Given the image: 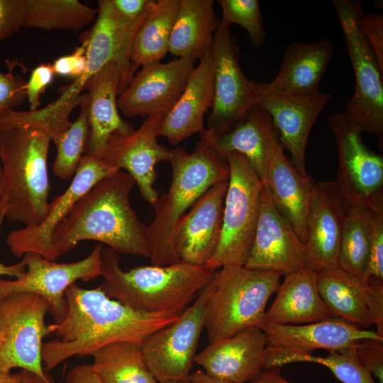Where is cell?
Returning <instances> with one entry per match:
<instances>
[{"label":"cell","instance_id":"obj_1","mask_svg":"<svg viewBox=\"0 0 383 383\" xmlns=\"http://www.w3.org/2000/svg\"><path fill=\"white\" fill-rule=\"evenodd\" d=\"M65 299V318L60 323L48 325L51 334L59 340L43 343L42 362L46 370L74 356L91 355L111 343H141L182 313L138 311L109 297L100 286L89 289L73 283L67 289Z\"/></svg>","mask_w":383,"mask_h":383},{"label":"cell","instance_id":"obj_2","mask_svg":"<svg viewBox=\"0 0 383 383\" xmlns=\"http://www.w3.org/2000/svg\"><path fill=\"white\" fill-rule=\"evenodd\" d=\"M135 184L121 170L98 182L55 229L52 242L57 257L88 240L104 243L118 253L149 257L146 226L130 200Z\"/></svg>","mask_w":383,"mask_h":383},{"label":"cell","instance_id":"obj_3","mask_svg":"<svg viewBox=\"0 0 383 383\" xmlns=\"http://www.w3.org/2000/svg\"><path fill=\"white\" fill-rule=\"evenodd\" d=\"M50 142L43 131L18 120L13 109L0 112L1 206L9 220L38 226L45 218Z\"/></svg>","mask_w":383,"mask_h":383},{"label":"cell","instance_id":"obj_4","mask_svg":"<svg viewBox=\"0 0 383 383\" xmlns=\"http://www.w3.org/2000/svg\"><path fill=\"white\" fill-rule=\"evenodd\" d=\"M170 186L153 206L155 216L146 226L150 264L164 266L178 262L174 234L180 218L213 184L229 177L228 165L209 139L200 133L193 152L182 147L170 150Z\"/></svg>","mask_w":383,"mask_h":383},{"label":"cell","instance_id":"obj_5","mask_svg":"<svg viewBox=\"0 0 383 383\" xmlns=\"http://www.w3.org/2000/svg\"><path fill=\"white\" fill-rule=\"evenodd\" d=\"M119 253L108 247L101 252L103 283L111 299L146 313H181L211 281L216 271L183 262L138 266L124 271Z\"/></svg>","mask_w":383,"mask_h":383},{"label":"cell","instance_id":"obj_6","mask_svg":"<svg viewBox=\"0 0 383 383\" xmlns=\"http://www.w3.org/2000/svg\"><path fill=\"white\" fill-rule=\"evenodd\" d=\"M282 276L274 271L244 267H224L216 271L204 316L209 343L247 328L260 327Z\"/></svg>","mask_w":383,"mask_h":383},{"label":"cell","instance_id":"obj_7","mask_svg":"<svg viewBox=\"0 0 383 383\" xmlns=\"http://www.w3.org/2000/svg\"><path fill=\"white\" fill-rule=\"evenodd\" d=\"M229 168L223 227L218 248L205 266L211 271L243 267L258 220L263 182L248 160L237 152L223 155Z\"/></svg>","mask_w":383,"mask_h":383},{"label":"cell","instance_id":"obj_8","mask_svg":"<svg viewBox=\"0 0 383 383\" xmlns=\"http://www.w3.org/2000/svg\"><path fill=\"white\" fill-rule=\"evenodd\" d=\"M331 3L355 74V91L344 112L362 132L382 140L383 68L362 33L360 19L363 9L356 0H333Z\"/></svg>","mask_w":383,"mask_h":383},{"label":"cell","instance_id":"obj_9","mask_svg":"<svg viewBox=\"0 0 383 383\" xmlns=\"http://www.w3.org/2000/svg\"><path fill=\"white\" fill-rule=\"evenodd\" d=\"M48 302L33 293H16L0 300V371L21 368L49 383L42 362L44 337L50 335L45 315Z\"/></svg>","mask_w":383,"mask_h":383},{"label":"cell","instance_id":"obj_10","mask_svg":"<svg viewBox=\"0 0 383 383\" xmlns=\"http://www.w3.org/2000/svg\"><path fill=\"white\" fill-rule=\"evenodd\" d=\"M336 143V185L345 201L383 211V158L364 143L359 126L344 111L328 119Z\"/></svg>","mask_w":383,"mask_h":383},{"label":"cell","instance_id":"obj_11","mask_svg":"<svg viewBox=\"0 0 383 383\" xmlns=\"http://www.w3.org/2000/svg\"><path fill=\"white\" fill-rule=\"evenodd\" d=\"M210 282L177 321L152 333L140 343L145 364L158 383L189 380L204 328Z\"/></svg>","mask_w":383,"mask_h":383},{"label":"cell","instance_id":"obj_12","mask_svg":"<svg viewBox=\"0 0 383 383\" xmlns=\"http://www.w3.org/2000/svg\"><path fill=\"white\" fill-rule=\"evenodd\" d=\"M260 328L267 340L264 370L282 367L289 358L312 355L316 349L340 350L361 340H383L376 331L336 316L304 325L262 322Z\"/></svg>","mask_w":383,"mask_h":383},{"label":"cell","instance_id":"obj_13","mask_svg":"<svg viewBox=\"0 0 383 383\" xmlns=\"http://www.w3.org/2000/svg\"><path fill=\"white\" fill-rule=\"evenodd\" d=\"M230 26L219 21L214 35L213 96L206 131L216 137L226 133L256 104L254 82L239 65V48Z\"/></svg>","mask_w":383,"mask_h":383},{"label":"cell","instance_id":"obj_14","mask_svg":"<svg viewBox=\"0 0 383 383\" xmlns=\"http://www.w3.org/2000/svg\"><path fill=\"white\" fill-rule=\"evenodd\" d=\"M103 245H96L85 258L70 263H58L41 255L28 252L23 256L25 274L14 280L0 277V300L16 293H33L49 305L54 323H61L67 313V289L77 280L90 281L101 276Z\"/></svg>","mask_w":383,"mask_h":383},{"label":"cell","instance_id":"obj_15","mask_svg":"<svg viewBox=\"0 0 383 383\" xmlns=\"http://www.w3.org/2000/svg\"><path fill=\"white\" fill-rule=\"evenodd\" d=\"M118 170L104 163L101 158L84 155L70 186L48 204L44 220L38 226H26L9 233L6 243L11 252L17 257L34 252L48 260L55 261L58 257L52 245V236L56 227L98 182Z\"/></svg>","mask_w":383,"mask_h":383},{"label":"cell","instance_id":"obj_16","mask_svg":"<svg viewBox=\"0 0 383 383\" xmlns=\"http://www.w3.org/2000/svg\"><path fill=\"white\" fill-rule=\"evenodd\" d=\"M243 267L282 276L309 268L304 243L274 206L265 182L252 244Z\"/></svg>","mask_w":383,"mask_h":383},{"label":"cell","instance_id":"obj_17","mask_svg":"<svg viewBox=\"0 0 383 383\" xmlns=\"http://www.w3.org/2000/svg\"><path fill=\"white\" fill-rule=\"evenodd\" d=\"M195 61L192 57H177L166 63L142 66L118 96V109L129 118L166 114L184 91Z\"/></svg>","mask_w":383,"mask_h":383},{"label":"cell","instance_id":"obj_18","mask_svg":"<svg viewBox=\"0 0 383 383\" xmlns=\"http://www.w3.org/2000/svg\"><path fill=\"white\" fill-rule=\"evenodd\" d=\"M164 116L159 113L148 116L131 134L110 139L101 157L106 165L126 170L135 180L143 199L152 206L159 198L154 187L155 166L163 161L169 162L171 154L170 150L157 141Z\"/></svg>","mask_w":383,"mask_h":383},{"label":"cell","instance_id":"obj_19","mask_svg":"<svg viewBox=\"0 0 383 383\" xmlns=\"http://www.w3.org/2000/svg\"><path fill=\"white\" fill-rule=\"evenodd\" d=\"M229 177L211 186L179 220L174 248L180 262L206 266L221 237Z\"/></svg>","mask_w":383,"mask_h":383},{"label":"cell","instance_id":"obj_20","mask_svg":"<svg viewBox=\"0 0 383 383\" xmlns=\"http://www.w3.org/2000/svg\"><path fill=\"white\" fill-rule=\"evenodd\" d=\"M318 293L333 316L383 336V284H370L338 266L316 271Z\"/></svg>","mask_w":383,"mask_h":383},{"label":"cell","instance_id":"obj_21","mask_svg":"<svg viewBox=\"0 0 383 383\" xmlns=\"http://www.w3.org/2000/svg\"><path fill=\"white\" fill-rule=\"evenodd\" d=\"M344 213L345 201L335 182L314 183L304 243L309 268L338 266Z\"/></svg>","mask_w":383,"mask_h":383},{"label":"cell","instance_id":"obj_22","mask_svg":"<svg viewBox=\"0 0 383 383\" xmlns=\"http://www.w3.org/2000/svg\"><path fill=\"white\" fill-rule=\"evenodd\" d=\"M256 104L270 115L279 133V142L290 154V160L301 172L306 170V149L311 130L331 100L328 93L289 95L256 93Z\"/></svg>","mask_w":383,"mask_h":383},{"label":"cell","instance_id":"obj_23","mask_svg":"<svg viewBox=\"0 0 383 383\" xmlns=\"http://www.w3.org/2000/svg\"><path fill=\"white\" fill-rule=\"evenodd\" d=\"M266 336L250 327L210 343L196 354L194 363L209 375L229 383H246L264 370Z\"/></svg>","mask_w":383,"mask_h":383},{"label":"cell","instance_id":"obj_24","mask_svg":"<svg viewBox=\"0 0 383 383\" xmlns=\"http://www.w3.org/2000/svg\"><path fill=\"white\" fill-rule=\"evenodd\" d=\"M120 74L112 62L105 65L87 83L89 135L84 152L101 158L109 140L126 136L135 131L119 113L117 99Z\"/></svg>","mask_w":383,"mask_h":383},{"label":"cell","instance_id":"obj_25","mask_svg":"<svg viewBox=\"0 0 383 383\" xmlns=\"http://www.w3.org/2000/svg\"><path fill=\"white\" fill-rule=\"evenodd\" d=\"M213 73L211 48L199 60L179 98L162 118L159 135L171 145H176L205 129L204 117L213 101Z\"/></svg>","mask_w":383,"mask_h":383},{"label":"cell","instance_id":"obj_26","mask_svg":"<svg viewBox=\"0 0 383 383\" xmlns=\"http://www.w3.org/2000/svg\"><path fill=\"white\" fill-rule=\"evenodd\" d=\"M333 50L329 40L290 44L277 76L270 82H254L255 92L289 95L320 92L319 84Z\"/></svg>","mask_w":383,"mask_h":383},{"label":"cell","instance_id":"obj_27","mask_svg":"<svg viewBox=\"0 0 383 383\" xmlns=\"http://www.w3.org/2000/svg\"><path fill=\"white\" fill-rule=\"evenodd\" d=\"M201 133L221 155L229 152L243 155L265 182L270 159L279 144V133L267 111L255 104L226 133L213 137L205 129Z\"/></svg>","mask_w":383,"mask_h":383},{"label":"cell","instance_id":"obj_28","mask_svg":"<svg viewBox=\"0 0 383 383\" xmlns=\"http://www.w3.org/2000/svg\"><path fill=\"white\" fill-rule=\"evenodd\" d=\"M265 183L270 189L274 206L304 243L314 182L307 173L298 170L287 157L280 143L270 159Z\"/></svg>","mask_w":383,"mask_h":383},{"label":"cell","instance_id":"obj_29","mask_svg":"<svg viewBox=\"0 0 383 383\" xmlns=\"http://www.w3.org/2000/svg\"><path fill=\"white\" fill-rule=\"evenodd\" d=\"M277 295L265 312L263 322L297 325L323 321L333 316L317 289V272L306 268L284 275Z\"/></svg>","mask_w":383,"mask_h":383},{"label":"cell","instance_id":"obj_30","mask_svg":"<svg viewBox=\"0 0 383 383\" xmlns=\"http://www.w3.org/2000/svg\"><path fill=\"white\" fill-rule=\"evenodd\" d=\"M213 0H179L168 52L177 57L200 60L212 48L219 24Z\"/></svg>","mask_w":383,"mask_h":383},{"label":"cell","instance_id":"obj_31","mask_svg":"<svg viewBox=\"0 0 383 383\" xmlns=\"http://www.w3.org/2000/svg\"><path fill=\"white\" fill-rule=\"evenodd\" d=\"M179 0L155 1L135 33L131 62L135 70L160 62L168 52L169 40Z\"/></svg>","mask_w":383,"mask_h":383},{"label":"cell","instance_id":"obj_32","mask_svg":"<svg viewBox=\"0 0 383 383\" xmlns=\"http://www.w3.org/2000/svg\"><path fill=\"white\" fill-rule=\"evenodd\" d=\"M97 13L78 0H21V26L78 32L94 22Z\"/></svg>","mask_w":383,"mask_h":383},{"label":"cell","instance_id":"obj_33","mask_svg":"<svg viewBox=\"0 0 383 383\" xmlns=\"http://www.w3.org/2000/svg\"><path fill=\"white\" fill-rule=\"evenodd\" d=\"M91 356L92 369L102 383H158L145 364L140 343H111Z\"/></svg>","mask_w":383,"mask_h":383},{"label":"cell","instance_id":"obj_34","mask_svg":"<svg viewBox=\"0 0 383 383\" xmlns=\"http://www.w3.org/2000/svg\"><path fill=\"white\" fill-rule=\"evenodd\" d=\"M372 213L361 204L345 201L338 266L361 279L368 259Z\"/></svg>","mask_w":383,"mask_h":383},{"label":"cell","instance_id":"obj_35","mask_svg":"<svg viewBox=\"0 0 383 383\" xmlns=\"http://www.w3.org/2000/svg\"><path fill=\"white\" fill-rule=\"evenodd\" d=\"M80 111L56 145L57 155L52 165L55 175L61 179L73 177L84 155L89 135L88 99L82 94L79 104Z\"/></svg>","mask_w":383,"mask_h":383},{"label":"cell","instance_id":"obj_36","mask_svg":"<svg viewBox=\"0 0 383 383\" xmlns=\"http://www.w3.org/2000/svg\"><path fill=\"white\" fill-rule=\"evenodd\" d=\"M311 362L326 367L343 383H375L372 376L359 361L354 345L340 350L328 351L325 357L312 355L289 358L286 364Z\"/></svg>","mask_w":383,"mask_h":383},{"label":"cell","instance_id":"obj_37","mask_svg":"<svg viewBox=\"0 0 383 383\" xmlns=\"http://www.w3.org/2000/svg\"><path fill=\"white\" fill-rule=\"evenodd\" d=\"M222 10L220 20L226 25L237 24L248 33L252 45L259 49L267 34L263 28L262 16L257 0H218Z\"/></svg>","mask_w":383,"mask_h":383},{"label":"cell","instance_id":"obj_38","mask_svg":"<svg viewBox=\"0 0 383 383\" xmlns=\"http://www.w3.org/2000/svg\"><path fill=\"white\" fill-rule=\"evenodd\" d=\"M362 281L383 284V211H372L368 259Z\"/></svg>","mask_w":383,"mask_h":383},{"label":"cell","instance_id":"obj_39","mask_svg":"<svg viewBox=\"0 0 383 383\" xmlns=\"http://www.w3.org/2000/svg\"><path fill=\"white\" fill-rule=\"evenodd\" d=\"M27 82L21 76L0 71V112L13 109L27 99Z\"/></svg>","mask_w":383,"mask_h":383},{"label":"cell","instance_id":"obj_40","mask_svg":"<svg viewBox=\"0 0 383 383\" xmlns=\"http://www.w3.org/2000/svg\"><path fill=\"white\" fill-rule=\"evenodd\" d=\"M354 347L363 367L379 383H383V340H361Z\"/></svg>","mask_w":383,"mask_h":383},{"label":"cell","instance_id":"obj_41","mask_svg":"<svg viewBox=\"0 0 383 383\" xmlns=\"http://www.w3.org/2000/svg\"><path fill=\"white\" fill-rule=\"evenodd\" d=\"M362 33L383 68V16L363 11L360 19Z\"/></svg>","mask_w":383,"mask_h":383},{"label":"cell","instance_id":"obj_42","mask_svg":"<svg viewBox=\"0 0 383 383\" xmlns=\"http://www.w3.org/2000/svg\"><path fill=\"white\" fill-rule=\"evenodd\" d=\"M52 65L43 63L31 71L26 83L27 99L30 104V111L38 109L40 104V95L52 83L55 77Z\"/></svg>","mask_w":383,"mask_h":383},{"label":"cell","instance_id":"obj_43","mask_svg":"<svg viewBox=\"0 0 383 383\" xmlns=\"http://www.w3.org/2000/svg\"><path fill=\"white\" fill-rule=\"evenodd\" d=\"M81 45L70 55L60 57L52 64L55 74L67 77H79L87 67V43L80 38Z\"/></svg>","mask_w":383,"mask_h":383},{"label":"cell","instance_id":"obj_44","mask_svg":"<svg viewBox=\"0 0 383 383\" xmlns=\"http://www.w3.org/2000/svg\"><path fill=\"white\" fill-rule=\"evenodd\" d=\"M21 28V0H0V42Z\"/></svg>","mask_w":383,"mask_h":383},{"label":"cell","instance_id":"obj_45","mask_svg":"<svg viewBox=\"0 0 383 383\" xmlns=\"http://www.w3.org/2000/svg\"><path fill=\"white\" fill-rule=\"evenodd\" d=\"M115 9L124 18L135 20L142 17L154 0H111Z\"/></svg>","mask_w":383,"mask_h":383},{"label":"cell","instance_id":"obj_46","mask_svg":"<svg viewBox=\"0 0 383 383\" xmlns=\"http://www.w3.org/2000/svg\"><path fill=\"white\" fill-rule=\"evenodd\" d=\"M67 383H102L91 365H81L72 368L66 379Z\"/></svg>","mask_w":383,"mask_h":383},{"label":"cell","instance_id":"obj_47","mask_svg":"<svg viewBox=\"0 0 383 383\" xmlns=\"http://www.w3.org/2000/svg\"><path fill=\"white\" fill-rule=\"evenodd\" d=\"M280 367L263 370L250 383H291L279 374Z\"/></svg>","mask_w":383,"mask_h":383},{"label":"cell","instance_id":"obj_48","mask_svg":"<svg viewBox=\"0 0 383 383\" xmlns=\"http://www.w3.org/2000/svg\"><path fill=\"white\" fill-rule=\"evenodd\" d=\"M4 218V216H2L0 218V228ZM26 271V266L23 260L20 262L11 265H6L0 262V277L10 276L17 279L21 277L25 274Z\"/></svg>","mask_w":383,"mask_h":383},{"label":"cell","instance_id":"obj_49","mask_svg":"<svg viewBox=\"0 0 383 383\" xmlns=\"http://www.w3.org/2000/svg\"><path fill=\"white\" fill-rule=\"evenodd\" d=\"M189 380L190 383H229L214 378L203 370H196L192 372L189 375Z\"/></svg>","mask_w":383,"mask_h":383},{"label":"cell","instance_id":"obj_50","mask_svg":"<svg viewBox=\"0 0 383 383\" xmlns=\"http://www.w3.org/2000/svg\"><path fill=\"white\" fill-rule=\"evenodd\" d=\"M0 383H23V378L21 372L12 374L0 371Z\"/></svg>","mask_w":383,"mask_h":383},{"label":"cell","instance_id":"obj_51","mask_svg":"<svg viewBox=\"0 0 383 383\" xmlns=\"http://www.w3.org/2000/svg\"><path fill=\"white\" fill-rule=\"evenodd\" d=\"M20 372L23 378V383H49L38 374L29 371L21 370Z\"/></svg>","mask_w":383,"mask_h":383},{"label":"cell","instance_id":"obj_52","mask_svg":"<svg viewBox=\"0 0 383 383\" xmlns=\"http://www.w3.org/2000/svg\"><path fill=\"white\" fill-rule=\"evenodd\" d=\"M2 193H3L2 170H1V166L0 165V218L2 216H4V213L2 211L1 206Z\"/></svg>","mask_w":383,"mask_h":383},{"label":"cell","instance_id":"obj_53","mask_svg":"<svg viewBox=\"0 0 383 383\" xmlns=\"http://www.w3.org/2000/svg\"><path fill=\"white\" fill-rule=\"evenodd\" d=\"M168 383H190V382L189 380H186V381L174 382H168Z\"/></svg>","mask_w":383,"mask_h":383}]
</instances>
